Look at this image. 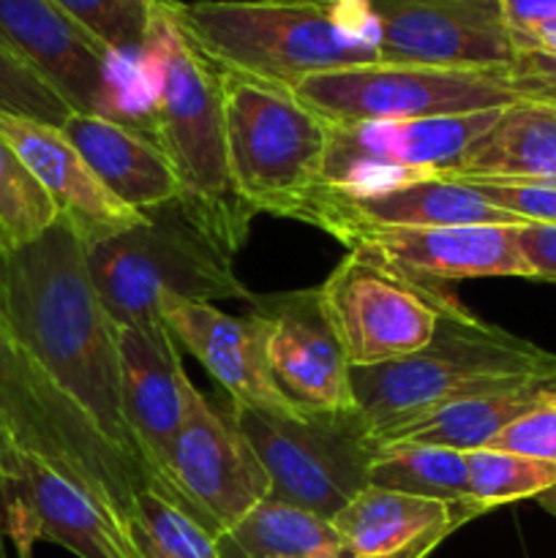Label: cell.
<instances>
[{
	"label": "cell",
	"mask_w": 556,
	"mask_h": 558,
	"mask_svg": "<svg viewBox=\"0 0 556 558\" xmlns=\"http://www.w3.org/2000/svg\"><path fill=\"white\" fill-rule=\"evenodd\" d=\"M0 305V325L33 363L90 417L104 439L145 469L120 398L118 325L93 287L85 243L63 218L31 243L3 251Z\"/></svg>",
	"instance_id": "obj_1"
},
{
	"label": "cell",
	"mask_w": 556,
	"mask_h": 558,
	"mask_svg": "<svg viewBox=\"0 0 556 558\" xmlns=\"http://www.w3.org/2000/svg\"><path fill=\"white\" fill-rule=\"evenodd\" d=\"M251 218L180 194L142 213L134 229L87 245V270L118 327L164 325L172 300L213 303L251 294L234 272Z\"/></svg>",
	"instance_id": "obj_2"
},
{
	"label": "cell",
	"mask_w": 556,
	"mask_h": 558,
	"mask_svg": "<svg viewBox=\"0 0 556 558\" xmlns=\"http://www.w3.org/2000/svg\"><path fill=\"white\" fill-rule=\"evenodd\" d=\"M169 11L221 71L294 87L305 76L379 63L368 0H196Z\"/></svg>",
	"instance_id": "obj_3"
},
{
	"label": "cell",
	"mask_w": 556,
	"mask_h": 558,
	"mask_svg": "<svg viewBox=\"0 0 556 558\" xmlns=\"http://www.w3.org/2000/svg\"><path fill=\"white\" fill-rule=\"evenodd\" d=\"M540 379H556L554 352L452 303L420 352L374 368H352V392L371 436L461 398Z\"/></svg>",
	"instance_id": "obj_4"
},
{
	"label": "cell",
	"mask_w": 556,
	"mask_h": 558,
	"mask_svg": "<svg viewBox=\"0 0 556 558\" xmlns=\"http://www.w3.org/2000/svg\"><path fill=\"white\" fill-rule=\"evenodd\" d=\"M134 69L145 131L172 158L185 194L238 216H254L229 180L221 69L185 36L167 0L150 9Z\"/></svg>",
	"instance_id": "obj_5"
},
{
	"label": "cell",
	"mask_w": 556,
	"mask_h": 558,
	"mask_svg": "<svg viewBox=\"0 0 556 558\" xmlns=\"http://www.w3.org/2000/svg\"><path fill=\"white\" fill-rule=\"evenodd\" d=\"M0 434L16 452L52 466L98 505L131 518L134 496L150 477L125 458L85 412L33 363L0 325Z\"/></svg>",
	"instance_id": "obj_6"
},
{
	"label": "cell",
	"mask_w": 556,
	"mask_h": 558,
	"mask_svg": "<svg viewBox=\"0 0 556 558\" xmlns=\"http://www.w3.org/2000/svg\"><path fill=\"white\" fill-rule=\"evenodd\" d=\"M227 167L234 196L251 213L287 218L289 207L322 183L330 120L294 87L221 71Z\"/></svg>",
	"instance_id": "obj_7"
},
{
	"label": "cell",
	"mask_w": 556,
	"mask_h": 558,
	"mask_svg": "<svg viewBox=\"0 0 556 558\" xmlns=\"http://www.w3.org/2000/svg\"><path fill=\"white\" fill-rule=\"evenodd\" d=\"M227 409L270 480L267 499L333 521L368 488L374 441L360 412L281 417L234 403Z\"/></svg>",
	"instance_id": "obj_8"
},
{
	"label": "cell",
	"mask_w": 556,
	"mask_h": 558,
	"mask_svg": "<svg viewBox=\"0 0 556 558\" xmlns=\"http://www.w3.org/2000/svg\"><path fill=\"white\" fill-rule=\"evenodd\" d=\"M294 93L330 123L456 118L518 101L505 69H431L382 60L305 76Z\"/></svg>",
	"instance_id": "obj_9"
},
{
	"label": "cell",
	"mask_w": 556,
	"mask_h": 558,
	"mask_svg": "<svg viewBox=\"0 0 556 558\" xmlns=\"http://www.w3.org/2000/svg\"><path fill=\"white\" fill-rule=\"evenodd\" d=\"M0 41L31 65L71 112L145 131L134 58L125 65L52 0H0Z\"/></svg>",
	"instance_id": "obj_10"
},
{
	"label": "cell",
	"mask_w": 556,
	"mask_h": 558,
	"mask_svg": "<svg viewBox=\"0 0 556 558\" xmlns=\"http://www.w3.org/2000/svg\"><path fill=\"white\" fill-rule=\"evenodd\" d=\"M316 289L349 368H374L420 352L434 338L442 311L458 303L445 287L412 281L358 251H349Z\"/></svg>",
	"instance_id": "obj_11"
},
{
	"label": "cell",
	"mask_w": 556,
	"mask_h": 558,
	"mask_svg": "<svg viewBox=\"0 0 556 558\" xmlns=\"http://www.w3.org/2000/svg\"><path fill=\"white\" fill-rule=\"evenodd\" d=\"M501 109L456 118L333 123L322 183L347 194H371L445 178L467 147L496 123Z\"/></svg>",
	"instance_id": "obj_12"
},
{
	"label": "cell",
	"mask_w": 556,
	"mask_h": 558,
	"mask_svg": "<svg viewBox=\"0 0 556 558\" xmlns=\"http://www.w3.org/2000/svg\"><path fill=\"white\" fill-rule=\"evenodd\" d=\"M158 494L221 537L270 496V480L229 409H218L194 390L164 461Z\"/></svg>",
	"instance_id": "obj_13"
},
{
	"label": "cell",
	"mask_w": 556,
	"mask_h": 558,
	"mask_svg": "<svg viewBox=\"0 0 556 558\" xmlns=\"http://www.w3.org/2000/svg\"><path fill=\"white\" fill-rule=\"evenodd\" d=\"M249 314L265 336L273 381L303 414L358 412L352 368L322 308L319 289L251 294Z\"/></svg>",
	"instance_id": "obj_14"
},
{
	"label": "cell",
	"mask_w": 556,
	"mask_h": 558,
	"mask_svg": "<svg viewBox=\"0 0 556 558\" xmlns=\"http://www.w3.org/2000/svg\"><path fill=\"white\" fill-rule=\"evenodd\" d=\"M382 63L507 69L518 58L499 0H368Z\"/></svg>",
	"instance_id": "obj_15"
},
{
	"label": "cell",
	"mask_w": 556,
	"mask_h": 558,
	"mask_svg": "<svg viewBox=\"0 0 556 558\" xmlns=\"http://www.w3.org/2000/svg\"><path fill=\"white\" fill-rule=\"evenodd\" d=\"M5 537L47 539L80 558H140L129 521L44 461L16 452L0 474Z\"/></svg>",
	"instance_id": "obj_16"
},
{
	"label": "cell",
	"mask_w": 556,
	"mask_h": 558,
	"mask_svg": "<svg viewBox=\"0 0 556 558\" xmlns=\"http://www.w3.org/2000/svg\"><path fill=\"white\" fill-rule=\"evenodd\" d=\"M287 218L325 229L333 238L368 227H523L516 216L488 205L472 185L445 178L371 194H347L319 183L289 207Z\"/></svg>",
	"instance_id": "obj_17"
},
{
	"label": "cell",
	"mask_w": 556,
	"mask_h": 558,
	"mask_svg": "<svg viewBox=\"0 0 556 558\" xmlns=\"http://www.w3.org/2000/svg\"><path fill=\"white\" fill-rule=\"evenodd\" d=\"M336 240L428 287L467 278H532L518 227H368Z\"/></svg>",
	"instance_id": "obj_18"
},
{
	"label": "cell",
	"mask_w": 556,
	"mask_h": 558,
	"mask_svg": "<svg viewBox=\"0 0 556 558\" xmlns=\"http://www.w3.org/2000/svg\"><path fill=\"white\" fill-rule=\"evenodd\" d=\"M118 352L125 425L150 474V488L164 490V461L196 387L185 376L180 347L167 325L118 327Z\"/></svg>",
	"instance_id": "obj_19"
},
{
	"label": "cell",
	"mask_w": 556,
	"mask_h": 558,
	"mask_svg": "<svg viewBox=\"0 0 556 558\" xmlns=\"http://www.w3.org/2000/svg\"><path fill=\"white\" fill-rule=\"evenodd\" d=\"M161 322L174 341L205 365L207 374L227 392L229 403L281 417L303 414L273 381L265 336L251 314L229 316L213 303L172 300L161 308Z\"/></svg>",
	"instance_id": "obj_20"
},
{
	"label": "cell",
	"mask_w": 556,
	"mask_h": 558,
	"mask_svg": "<svg viewBox=\"0 0 556 558\" xmlns=\"http://www.w3.org/2000/svg\"><path fill=\"white\" fill-rule=\"evenodd\" d=\"M0 136L36 174L58 205L60 218L74 229L85 248L142 223V213L109 194L58 125L0 112Z\"/></svg>",
	"instance_id": "obj_21"
},
{
	"label": "cell",
	"mask_w": 556,
	"mask_h": 558,
	"mask_svg": "<svg viewBox=\"0 0 556 558\" xmlns=\"http://www.w3.org/2000/svg\"><path fill=\"white\" fill-rule=\"evenodd\" d=\"M480 515L474 505L368 485L330 523L338 534V558H428L458 526Z\"/></svg>",
	"instance_id": "obj_22"
},
{
	"label": "cell",
	"mask_w": 556,
	"mask_h": 558,
	"mask_svg": "<svg viewBox=\"0 0 556 558\" xmlns=\"http://www.w3.org/2000/svg\"><path fill=\"white\" fill-rule=\"evenodd\" d=\"M60 131L109 194L131 210L145 213L185 191L172 158L145 131L82 112H71Z\"/></svg>",
	"instance_id": "obj_23"
},
{
	"label": "cell",
	"mask_w": 556,
	"mask_h": 558,
	"mask_svg": "<svg viewBox=\"0 0 556 558\" xmlns=\"http://www.w3.org/2000/svg\"><path fill=\"white\" fill-rule=\"evenodd\" d=\"M445 180H516L556 185V104H507L496 123L467 147Z\"/></svg>",
	"instance_id": "obj_24"
},
{
	"label": "cell",
	"mask_w": 556,
	"mask_h": 558,
	"mask_svg": "<svg viewBox=\"0 0 556 558\" xmlns=\"http://www.w3.org/2000/svg\"><path fill=\"white\" fill-rule=\"evenodd\" d=\"M556 396V379L527 381V385L499 387V390L480 392V396L461 398L447 407L414 417L409 423L390 425L371 434L374 447L396 445V441H414V445L450 447L458 452H472L488 447L494 436L510 428L516 420L527 417L537 407Z\"/></svg>",
	"instance_id": "obj_25"
},
{
	"label": "cell",
	"mask_w": 556,
	"mask_h": 558,
	"mask_svg": "<svg viewBox=\"0 0 556 558\" xmlns=\"http://www.w3.org/2000/svg\"><path fill=\"white\" fill-rule=\"evenodd\" d=\"M223 558H322L338 554L330 521L281 501L265 499L218 537Z\"/></svg>",
	"instance_id": "obj_26"
},
{
	"label": "cell",
	"mask_w": 556,
	"mask_h": 558,
	"mask_svg": "<svg viewBox=\"0 0 556 558\" xmlns=\"http://www.w3.org/2000/svg\"><path fill=\"white\" fill-rule=\"evenodd\" d=\"M368 485L392 494L420 496V499L447 501V505H472L467 488V452L450 447L396 445L374 447L368 461Z\"/></svg>",
	"instance_id": "obj_27"
},
{
	"label": "cell",
	"mask_w": 556,
	"mask_h": 558,
	"mask_svg": "<svg viewBox=\"0 0 556 558\" xmlns=\"http://www.w3.org/2000/svg\"><path fill=\"white\" fill-rule=\"evenodd\" d=\"M129 534L140 558H223L216 534L150 485L134 496Z\"/></svg>",
	"instance_id": "obj_28"
},
{
	"label": "cell",
	"mask_w": 556,
	"mask_h": 558,
	"mask_svg": "<svg viewBox=\"0 0 556 558\" xmlns=\"http://www.w3.org/2000/svg\"><path fill=\"white\" fill-rule=\"evenodd\" d=\"M467 488L469 501L480 512H488L512 501L537 499L556 488V466L537 458L480 447L467 452Z\"/></svg>",
	"instance_id": "obj_29"
},
{
	"label": "cell",
	"mask_w": 556,
	"mask_h": 558,
	"mask_svg": "<svg viewBox=\"0 0 556 558\" xmlns=\"http://www.w3.org/2000/svg\"><path fill=\"white\" fill-rule=\"evenodd\" d=\"M60 218L58 205L36 174L0 136V229L11 245H22L47 232Z\"/></svg>",
	"instance_id": "obj_30"
},
{
	"label": "cell",
	"mask_w": 556,
	"mask_h": 558,
	"mask_svg": "<svg viewBox=\"0 0 556 558\" xmlns=\"http://www.w3.org/2000/svg\"><path fill=\"white\" fill-rule=\"evenodd\" d=\"M120 58H136L150 9L142 0H52Z\"/></svg>",
	"instance_id": "obj_31"
},
{
	"label": "cell",
	"mask_w": 556,
	"mask_h": 558,
	"mask_svg": "<svg viewBox=\"0 0 556 558\" xmlns=\"http://www.w3.org/2000/svg\"><path fill=\"white\" fill-rule=\"evenodd\" d=\"M0 112L60 129L69 120L71 107L0 41Z\"/></svg>",
	"instance_id": "obj_32"
},
{
	"label": "cell",
	"mask_w": 556,
	"mask_h": 558,
	"mask_svg": "<svg viewBox=\"0 0 556 558\" xmlns=\"http://www.w3.org/2000/svg\"><path fill=\"white\" fill-rule=\"evenodd\" d=\"M488 205L516 216L521 223L556 227V185L516 183V180H469Z\"/></svg>",
	"instance_id": "obj_33"
},
{
	"label": "cell",
	"mask_w": 556,
	"mask_h": 558,
	"mask_svg": "<svg viewBox=\"0 0 556 558\" xmlns=\"http://www.w3.org/2000/svg\"><path fill=\"white\" fill-rule=\"evenodd\" d=\"M488 447L537 458V461H548L556 466V396L534 412H529L527 417L516 420L499 436H494Z\"/></svg>",
	"instance_id": "obj_34"
},
{
	"label": "cell",
	"mask_w": 556,
	"mask_h": 558,
	"mask_svg": "<svg viewBox=\"0 0 556 558\" xmlns=\"http://www.w3.org/2000/svg\"><path fill=\"white\" fill-rule=\"evenodd\" d=\"M507 85L518 98L556 104V58L540 52H518L505 69Z\"/></svg>",
	"instance_id": "obj_35"
},
{
	"label": "cell",
	"mask_w": 556,
	"mask_h": 558,
	"mask_svg": "<svg viewBox=\"0 0 556 558\" xmlns=\"http://www.w3.org/2000/svg\"><path fill=\"white\" fill-rule=\"evenodd\" d=\"M518 245L532 270V281L556 283V227L523 223L518 227Z\"/></svg>",
	"instance_id": "obj_36"
},
{
	"label": "cell",
	"mask_w": 556,
	"mask_h": 558,
	"mask_svg": "<svg viewBox=\"0 0 556 558\" xmlns=\"http://www.w3.org/2000/svg\"><path fill=\"white\" fill-rule=\"evenodd\" d=\"M510 33L527 31L537 22L556 16V0H499Z\"/></svg>",
	"instance_id": "obj_37"
},
{
	"label": "cell",
	"mask_w": 556,
	"mask_h": 558,
	"mask_svg": "<svg viewBox=\"0 0 556 558\" xmlns=\"http://www.w3.org/2000/svg\"><path fill=\"white\" fill-rule=\"evenodd\" d=\"M518 52H540L556 58V16L537 22V25L527 27V31L512 33Z\"/></svg>",
	"instance_id": "obj_38"
},
{
	"label": "cell",
	"mask_w": 556,
	"mask_h": 558,
	"mask_svg": "<svg viewBox=\"0 0 556 558\" xmlns=\"http://www.w3.org/2000/svg\"><path fill=\"white\" fill-rule=\"evenodd\" d=\"M14 456H16V450H14V447H11V441L5 439L3 434H0V474H3L5 469H9V463L14 461Z\"/></svg>",
	"instance_id": "obj_39"
},
{
	"label": "cell",
	"mask_w": 556,
	"mask_h": 558,
	"mask_svg": "<svg viewBox=\"0 0 556 558\" xmlns=\"http://www.w3.org/2000/svg\"><path fill=\"white\" fill-rule=\"evenodd\" d=\"M9 543H14L16 548V558H33V539L27 537H9Z\"/></svg>",
	"instance_id": "obj_40"
},
{
	"label": "cell",
	"mask_w": 556,
	"mask_h": 558,
	"mask_svg": "<svg viewBox=\"0 0 556 558\" xmlns=\"http://www.w3.org/2000/svg\"><path fill=\"white\" fill-rule=\"evenodd\" d=\"M540 507H543L545 512H548V515H554L556 518V488H551V490H545V494H540L537 499Z\"/></svg>",
	"instance_id": "obj_41"
},
{
	"label": "cell",
	"mask_w": 556,
	"mask_h": 558,
	"mask_svg": "<svg viewBox=\"0 0 556 558\" xmlns=\"http://www.w3.org/2000/svg\"><path fill=\"white\" fill-rule=\"evenodd\" d=\"M5 529H3V510H0V558H9V554H5Z\"/></svg>",
	"instance_id": "obj_42"
},
{
	"label": "cell",
	"mask_w": 556,
	"mask_h": 558,
	"mask_svg": "<svg viewBox=\"0 0 556 558\" xmlns=\"http://www.w3.org/2000/svg\"><path fill=\"white\" fill-rule=\"evenodd\" d=\"M9 240H5V234H3V229H0V259H3V251L9 248ZM0 314H3V305H0Z\"/></svg>",
	"instance_id": "obj_43"
},
{
	"label": "cell",
	"mask_w": 556,
	"mask_h": 558,
	"mask_svg": "<svg viewBox=\"0 0 556 558\" xmlns=\"http://www.w3.org/2000/svg\"><path fill=\"white\" fill-rule=\"evenodd\" d=\"M158 3V0H145V5H150V9H153V5H156Z\"/></svg>",
	"instance_id": "obj_44"
},
{
	"label": "cell",
	"mask_w": 556,
	"mask_h": 558,
	"mask_svg": "<svg viewBox=\"0 0 556 558\" xmlns=\"http://www.w3.org/2000/svg\"><path fill=\"white\" fill-rule=\"evenodd\" d=\"M322 558H338V554H330V556H322Z\"/></svg>",
	"instance_id": "obj_45"
},
{
	"label": "cell",
	"mask_w": 556,
	"mask_h": 558,
	"mask_svg": "<svg viewBox=\"0 0 556 558\" xmlns=\"http://www.w3.org/2000/svg\"><path fill=\"white\" fill-rule=\"evenodd\" d=\"M142 3H145V0H142ZM147 9H150V5H147Z\"/></svg>",
	"instance_id": "obj_46"
}]
</instances>
